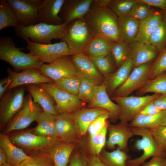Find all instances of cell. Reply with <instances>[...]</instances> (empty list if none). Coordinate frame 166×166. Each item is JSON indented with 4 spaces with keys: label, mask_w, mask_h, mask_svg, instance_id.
I'll return each instance as SVG.
<instances>
[{
    "label": "cell",
    "mask_w": 166,
    "mask_h": 166,
    "mask_svg": "<svg viewBox=\"0 0 166 166\" xmlns=\"http://www.w3.org/2000/svg\"><path fill=\"white\" fill-rule=\"evenodd\" d=\"M120 42L130 45L132 44L137 35L139 21L129 14L118 18Z\"/></svg>",
    "instance_id": "cell-28"
},
{
    "label": "cell",
    "mask_w": 166,
    "mask_h": 166,
    "mask_svg": "<svg viewBox=\"0 0 166 166\" xmlns=\"http://www.w3.org/2000/svg\"><path fill=\"white\" fill-rule=\"evenodd\" d=\"M93 0H65L59 14L63 24L69 23L84 18L89 10Z\"/></svg>",
    "instance_id": "cell-20"
},
{
    "label": "cell",
    "mask_w": 166,
    "mask_h": 166,
    "mask_svg": "<svg viewBox=\"0 0 166 166\" xmlns=\"http://www.w3.org/2000/svg\"><path fill=\"white\" fill-rule=\"evenodd\" d=\"M90 59L105 79L117 69L111 53L103 57Z\"/></svg>",
    "instance_id": "cell-38"
},
{
    "label": "cell",
    "mask_w": 166,
    "mask_h": 166,
    "mask_svg": "<svg viewBox=\"0 0 166 166\" xmlns=\"http://www.w3.org/2000/svg\"><path fill=\"white\" fill-rule=\"evenodd\" d=\"M0 147L6 153L7 163L13 166L20 164L30 157L22 149L14 144L8 135L3 132L0 134Z\"/></svg>",
    "instance_id": "cell-27"
},
{
    "label": "cell",
    "mask_w": 166,
    "mask_h": 166,
    "mask_svg": "<svg viewBox=\"0 0 166 166\" xmlns=\"http://www.w3.org/2000/svg\"><path fill=\"white\" fill-rule=\"evenodd\" d=\"M153 101L155 105L158 109L161 110H166V93L160 94Z\"/></svg>",
    "instance_id": "cell-51"
},
{
    "label": "cell",
    "mask_w": 166,
    "mask_h": 166,
    "mask_svg": "<svg viewBox=\"0 0 166 166\" xmlns=\"http://www.w3.org/2000/svg\"><path fill=\"white\" fill-rule=\"evenodd\" d=\"M136 0H111L108 6L120 18L129 14Z\"/></svg>",
    "instance_id": "cell-40"
},
{
    "label": "cell",
    "mask_w": 166,
    "mask_h": 166,
    "mask_svg": "<svg viewBox=\"0 0 166 166\" xmlns=\"http://www.w3.org/2000/svg\"><path fill=\"white\" fill-rule=\"evenodd\" d=\"M30 155L29 158L14 166H54L52 157L45 151H38Z\"/></svg>",
    "instance_id": "cell-39"
},
{
    "label": "cell",
    "mask_w": 166,
    "mask_h": 166,
    "mask_svg": "<svg viewBox=\"0 0 166 166\" xmlns=\"http://www.w3.org/2000/svg\"><path fill=\"white\" fill-rule=\"evenodd\" d=\"M74 119L78 133L84 135L87 131L91 123L99 116L110 113L102 108H83L71 113Z\"/></svg>",
    "instance_id": "cell-23"
},
{
    "label": "cell",
    "mask_w": 166,
    "mask_h": 166,
    "mask_svg": "<svg viewBox=\"0 0 166 166\" xmlns=\"http://www.w3.org/2000/svg\"><path fill=\"white\" fill-rule=\"evenodd\" d=\"M131 128L134 135L141 137L140 139L136 140L134 145L137 149L142 150L143 153L137 158L128 160L126 163L127 166H140L151 157L161 156L166 158V154L159 147L150 129L138 127Z\"/></svg>",
    "instance_id": "cell-7"
},
{
    "label": "cell",
    "mask_w": 166,
    "mask_h": 166,
    "mask_svg": "<svg viewBox=\"0 0 166 166\" xmlns=\"http://www.w3.org/2000/svg\"><path fill=\"white\" fill-rule=\"evenodd\" d=\"M108 126V124L98 133L90 136V148L94 155H98L105 145Z\"/></svg>",
    "instance_id": "cell-44"
},
{
    "label": "cell",
    "mask_w": 166,
    "mask_h": 166,
    "mask_svg": "<svg viewBox=\"0 0 166 166\" xmlns=\"http://www.w3.org/2000/svg\"><path fill=\"white\" fill-rule=\"evenodd\" d=\"M109 117V113L104 114L97 117L91 123L87 129L90 136L98 133L104 128L108 124L107 120Z\"/></svg>",
    "instance_id": "cell-47"
},
{
    "label": "cell",
    "mask_w": 166,
    "mask_h": 166,
    "mask_svg": "<svg viewBox=\"0 0 166 166\" xmlns=\"http://www.w3.org/2000/svg\"><path fill=\"white\" fill-rule=\"evenodd\" d=\"M134 67L129 57L114 73L105 79L104 81L108 95H113L115 91L127 79Z\"/></svg>",
    "instance_id": "cell-26"
},
{
    "label": "cell",
    "mask_w": 166,
    "mask_h": 166,
    "mask_svg": "<svg viewBox=\"0 0 166 166\" xmlns=\"http://www.w3.org/2000/svg\"><path fill=\"white\" fill-rule=\"evenodd\" d=\"M19 26L15 14L6 0H0V30L10 26L15 28Z\"/></svg>",
    "instance_id": "cell-34"
},
{
    "label": "cell",
    "mask_w": 166,
    "mask_h": 166,
    "mask_svg": "<svg viewBox=\"0 0 166 166\" xmlns=\"http://www.w3.org/2000/svg\"><path fill=\"white\" fill-rule=\"evenodd\" d=\"M65 0H42L38 7L39 23L58 25L63 24L59 14Z\"/></svg>",
    "instance_id": "cell-19"
},
{
    "label": "cell",
    "mask_w": 166,
    "mask_h": 166,
    "mask_svg": "<svg viewBox=\"0 0 166 166\" xmlns=\"http://www.w3.org/2000/svg\"><path fill=\"white\" fill-rule=\"evenodd\" d=\"M111 0H93L91 6L98 7L108 6Z\"/></svg>",
    "instance_id": "cell-55"
},
{
    "label": "cell",
    "mask_w": 166,
    "mask_h": 166,
    "mask_svg": "<svg viewBox=\"0 0 166 166\" xmlns=\"http://www.w3.org/2000/svg\"><path fill=\"white\" fill-rule=\"evenodd\" d=\"M153 10L150 6L147 4L137 2L132 8L129 14L133 18L140 21L148 16Z\"/></svg>",
    "instance_id": "cell-45"
},
{
    "label": "cell",
    "mask_w": 166,
    "mask_h": 166,
    "mask_svg": "<svg viewBox=\"0 0 166 166\" xmlns=\"http://www.w3.org/2000/svg\"><path fill=\"white\" fill-rule=\"evenodd\" d=\"M11 82L9 76L2 79L0 81V99L7 90Z\"/></svg>",
    "instance_id": "cell-52"
},
{
    "label": "cell",
    "mask_w": 166,
    "mask_h": 166,
    "mask_svg": "<svg viewBox=\"0 0 166 166\" xmlns=\"http://www.w3.org/2000/svg\"><path fill=\"white\" fill-rule=\"evenodd\" d=\"M153 100L147 103L141 109L138 114L144 115H151L156 114L163 110H161L154 105Z\"/></svg>",
    "instance_id": "cell-48"
},
{
    "label": "cell",
    "mask_w": 166,
    "mask_h": 166,
    "mask_svg": "<svg viewBox=\"0 0 166 166\" xmlns=\"http://www.w3.org/2000/svg\"><path fill=\"white\" fill-rule=\"evenodd\" d=\"M87 161L80 156H74L71 159L69 166H87Z\"/></svg>",
    "instance_id": "cell-53"
},
{
    "label": "cell",
    "mask_w": 166,
    "mask_h": 166,
    "mask_svg": "<svg viewBox=\"0 0 166 166\" xmlns=\"http://www.w3.org/2000/svg\"><path fill=\"white\" fill-rule=\"evenodd\" d=\"M131 49L130 45L124 42H120L113 44L111 53L117 69L128 59Z\"/></svg>",
    "instance_id": "cell-35"
},
{
    "label": "cell",
    "mask_w": 166,
    "mask_h": 166,
    "mask_svg": "<svg viewBox=\"0 0 166 166\" xmlns=\"http://www.w3.org/2000/svg\"><path fill=\"white\" fill-rule=\"evenodd\" d=\"M7 71L11 80V83L7 90L29 84H38L53 81L51 79L42 75L40 70L36 68L26 69L20 72H15L10 68L7 69Z\"/></svg>",
    "instance_id": "cell-15"
},
{
    "label": "cell",
    "mask_w": 166,
    "mask_h": 166,
    "mask_svg": "<svg viewBox=\"0 0 166 166\" xmlns=\"http://www.w3.org/2000/svg\"><path fill=\"white\" fill-rule=\"evenodd\" d=\"M25 40L27 44L26 48L29 50V53L37 57L43 63L50 64L62 56L77 54L70 49L64 41L54 44H41L29 39Z\"/></svg>",
    "instance_id": "cell-8"
},
{
    "label": "cell",
    "mask_w": 166,
    "mask_h": 166,
    "mask_svg": "<svg viewBox=\"0 0 166 166\" xmlns=\"http://www.w3.org/2000/svg\"><path fill=\"white\" fill-rule=\"evenodd\" d=\"M46 90L52 96L55 102L58 114L72 113L83 107L85 103L80 100L76 95L60 87L53 82L38 84Z\"/></svg>",
    "instance_id": "cell-10"
},
{
    "label": "cell",
    "mask_w": 166,
    "mask_h": 166,
    "mask_svg": "<svg viewBox=\"0 0 166 166\" xmlns=\"http://www.w3.org/2000/svg\"><path fill=\"white\" fill-rule=\"evenodd\" d=\"M71 59L82 76L96 86L102 84L105 79L91 60L83 53L71 56Z\"/></svg>",
    "instance_id": "cell-16"
},
{
    "label": "cell",
    "mask_w": 166,
    "mask_h": 166,
    "mask_svg": "<svg viewBox=\"0 0 166 166\" xmlns=\"http://www.w3.org/2000/svg\"><path fill=\"white\" fill-rule=\"evenodd\" d=\"M96 86L89 80L81 76L78 93L77 95V97L85 103H89L94 95Z\"/></svg>",
    "instance_id": "cell-41"
},
{
    "label": "cell",
    "mask_w": 166,
    "mask_h": 166,
    "mask_svg": "<svg viewBox=\"0 0 166 166\" xmlns=\"http://www.w3.org/2000/svg\"><path fill=\"white\" fill-rule=\"evenodd\" d=\"M74 148L73 143H69L60 142L44 151H45L51 156L54 166H67Z\"/></svg>",
    "instance_id": "cell-29"
},
{
    "label": "cell",
    "mask_w": 166,
    "mask_h": 166,
    "mask_svg": "<svg viewBox=\"0 0 166 166\" xmlns=\"http://www.w3.org/2000/svg\"><path fill=\"white\" fill-rule=\"evenodd\" d=\"M87 107L102 108L107 110L110 113L109 117L114 121L119 118L121 111L120 106L110 99L104 82L100 85L96 86L94 95Z\"/></svg>",
    "instance_id": "cell-18"
},
{
    "label": "cell",
    "mask_w": 166,
    "mask_h": 166,
    "mask_svg": "<svg viewBox=\"0 0 166 166\" xmlns=\"http://www.w3.org/2000/svg\"><path fill=\"white\" fill-rule=\"evenodd\" d=\"M141 166H166V158L161 156H154L147 162H144Z\"/></svg>",
    "instance_id": "cell-49"
},
{
    "label": "cell",
    "mask_w": 166,
    "mask_h": 166,
    "mask_svg": "<svg viewBox=\"0 0 166 166\" xmlns=\"http://www.w3.org/2000/svg\"><path fill=\"white\" fill-rule=\"evenodd\" d=\"M161 125L166 126V118L164 122L161 124Z\"/></svg>",
    "instance_id": "cell-58"
},
{
    "label": "cell",
    "mask_w": 166,
    "mask_h": 166,
    "mask_svg": "<svg viewBox=\"0 0 166 166\" xmlns=\"http://www.w3.org/2000/svg\"><path fill=\"white\" fill-rule=\"evenodd\" d=\"M95 36L91 27L83 18L70 23L66 34L61 40L78 54L84 52Z\"/></svg>",
    "instance_id": "cell-4"
},
{
    "label": "cell",
    "mask_w": 166,
    "mask_h": 166,
    "mask_svg": "<svg viewBox=\"0 0 166 166\" xmlns=\"http://www.w3.org/2000/svg\"><path fill=\"white\" fill-rule=\"evenodd\" d=\"M164 15V12L153 10L147 18L140 21L138 33L133 43H148L150 36L160 24Z\"/></svg>",
    "instance_id": "cell-22"
},
{
    "label": "cell",
    "mask_w": 166,
    "mask_h": 166,
    "mask_svg": "<svg viewBox=\"0 0 166 166\" xmlns=\"http://www.w3.org/2000/svg\"><path fill=\"white\" fill-rule=\"evenodd\" d=\"M7 163V159L6 153L3 149L0 147V166Z\"/></svg>",
    "instance_id": "cell-56"
},
{
    "label": "cell",
    "mask_w": 166,
    "mask_h": 166,
    "mask_svg": "<svg viewBox=\"0 0 166 166\" xmlns=\"http://www.w3.org/2000/svg\"><path fill=\"white\" fill-rule=\"evenodd\" d=\"M25 89L24 85L8 89L0 99V126L2 129L22 107Z\"/></svg>",
    "instance_id": "cell-9"
},
{
    "label": "cell",
    "mask_w": 166,
    "mask_h": 166,
    "mask_svg": "<svg viewBox=\"0 0 166 166\" xmlns=\"http://www.w3.org/2000/svg\"><path fill=\"white\" fill-rule=\"evenodd\" d=\"M43 112L41 106L34 102L29 93L25 97L22 107L6 125L2 132L8 135L26 128L33 122H37Z\"/></svg>",
    "instance_id": "cell-5"
},
{
    "label": "cell",
    "mask_w": 166,
    "mask_h": 166,
    "mask_svg": "<svg viewBox=\"0 0 166 166\" xmlns=\"http://www.w3.org/2000/svg\"><path fill=\"white\" fill-rule=\"evenodd\" d=\"M21 49L16 47L10 37H0V59L11 65L14 71L31 68L40 69L43 63L37 57L24 53Z\"/></svg>",
    "instance_id": "cell-2"
},
{
    "label": "cell",
    "mask_w": 166,
    "mask_h": 166,
    "mask_svg": "<svg viewBox=\"0 0 166 166\" xmlns=\"http://www.w3.org/2000/svg\"><path fill=\"white\" fill-rule=\"evenodd\" d=\"M160 94L143 96H113L112 99L120 106L121 113L119 118L121 122L128 123L137 115L141 109L149 101L153 100Z\"/></svg>",
    "instance_id": "cell-12"
},
{
    "label": "cell",
    "mask_w": 166,
    "mask_h": 166,
    "mask_svg": "<svg viewBox=\"0 0 166 166\" xmlns=\"http://www.w3.org/2000/svg\"><path fill=\"white\" fill-rule=\"evenodd\" d=\"M42 0H6L14 12L19 26H27L39 22L38 7Z\"/></svg>",
    "instance_id": "cell-13"
},
{
    "label": "cell",
    "mask_w": 166,
    "mask_h": 166,
    "mask_svg": "<svg viewBox=\"0 0 166 166\" xmlns=\"http://www.w3.org/2000/svg\"><path fill=\"white\" fill-rule=\"evenodd\" d=\"M166 71V47L160 51L150 68L148 79H152Z\"/></svg>",
    "instance_id": "cell-43"
},
{
    "label": "cell",
    "mask_w": 166,
    "mask_h": 166,
    "mask_svg": "<svg viewBox=\"0 0 166 166\" xmlns=\"http://www.w3.org/2000/svg\"><path fill=\"white\" fill-rule=\"evenodd\" d=\"M130 45L131 49L129 57L132 61L134 68L150 62L159 53L149 43H133Z\"/></svg>",
    "instance_id": "cell-25"
},
{
    "label": "cell",
    "mask_w": 166,
    "mask_h": 166,
    "mask_svg": "<svg viewBox=\"0 0 166 166\" xmlns=\"http://www.w3.org/2000/svg\"><path fill=\"white\" fill-rule=\"evenodd\" d=\"M136 1L144 3L150 6L160 8L164 12H166V0H136Z\"/></svg>",
    "instance_id": "cell-50"
},
{
    "label": "cell",
    "mask_w": 166,
    "mask_h": 166,
    "mask_svg": "<svg viewBox=\"0 0 166 166\" xmlns=\"http://www.w3.org/2000/svg\"><path fill=\"white\" fill-rule=\"evenodd\" d=\"M166 118V110L156 114L144 115L138 114L129 124L131 127H138L153 129L161 125Z\"/></svg>",
    "instance_id": "cell-32"
},
{
    "label": "cell",
    "mask_w": 166,
    "mask_h": 166,
    "mask_svg": "<svg viewBox=\"0 0 166 166\" xmlns=\"http://www.w3.org/2000/svg\"><path fill=\"white\" fill-rule=\"evenodd\" d=\"M81 77H66L53 81V82L65 90L77 96L81 82Z\"/></svg>",
    "instance_id": "cell-42"
},
{
    "label": "cell",
    "mask_w": 166,
    "mask_h": 166,
    "mask_svg": "<svg viewBox=\"0 0 166 166\" xmlns=\"http://www.w3.org/2000/svg\"><path fill=\"white\" fill-rule=\"evenodd\" d=\"M84 18L96 35L114 42H120L118 17L108 6L98 7L91 5Z\"/></svg>",
    "instance_id": "cell-1"
},
{
    "label": "cell",
    "mask_w": 166,
    "mask_h": 166,
    "mask_svg": "<svg viewBox=\"0 0 166 166\" xmlns=\"http://www.w3.org/2000/svg\"><path fill=\"white\" fill-rule=\"evenodd\" d=\"M164 14L166 16V12H164Z\"/></svg>",
    "instance_id": "cell-59"
},
{
    "label": "cell",
    "mask_w": 166,
    "mask_h": 166,
    "mask_svg": "<svg viewBox=\"0 0 166 166\" xmlns=\"http://www.w3.org/2000/svg\"><path fill=\"white\" fill-rule=\"evenodd\" d=\"M69 23L53 25L39 23L27 26H19L15 28L16 36L25 40L41 44L50 43L53 39H61L66 34Z\"/></svg>",
    "instance_id": "cell-3"
},
{
    "label": "cell",
    "mask_w": 166,
    "mask_h": 166,
    "mask_svg": "<svg viewBox=\"0 0 166 166\" xmlns=\"http://www.w3.org/2000/svg\"><path fill=\"white\" fill-rule=\"evenodd\" d=\"M130 159L127 152L118 148L112 152L105 151L101 160L107 166H127V162Z\"/></svg>",
    "instance_id": "cell-36"
},
{
    "label": "cell",
    "mask_w": 166,
    "mask_h": 166,
    "mask_svg": "<svg viewBox=\"0 0 166 166\" xmlns=\"http://www.w3.org/2000/svg\"><path fill=\"white\" fill-rule=\"evenodd\" d=\"M158 52L166 47V16L150 36L148 43Z\"/></svg>",
    "instance_id": "cell-37"
},
{
    "label": "cell",
    "mask_w": 166,
    "mask_h": 166,
    "mask_svg": "<svg viewBox=\"0 0 166 166\" xmlns=\"http://www.w3.org/2000/svg\"><path fill=\"white\" fill-rule=\"evenodd\" d=\"M150 130L159 148L166 154V126L160 125Z\"/></svg>",
    "instance_id": "cell-46"
},
{
    "label": "cell",
    "mask_w": 166,
    "mask_h": 166,
    "mask_svg": "<svg viewBox=\"0 0 166 166\" xmlns=\"http://www.w3.org/2000/svg\"><path fill=\"white\" fill-rule=\"evenodd\" d=\"M25 88L34 102L38 104L44 111L55 116L58 114L56 110L55 101L46 90L38 84L27 85Z\"/></svg>",
    "instance_id": "cell-24"
},
{
    "label": "cell",
    "mask_w": 166,
    "mask_h": 166,
    "mask_svg": "<svg viewBox=\"0 0 166 166\" xmlns=\"http://www.w3.org/2000/svg\"><path fill=\"white\" fill-rule=\"evenodd\" d=\"M114 42L104 37L96 35L83 53L90 59L103 57L111 53L112 46Z\"/></svg>",
    "instance_id": "cell-30"
},
{
    "label": "cell",
    "mask_w": 166,
    "mask_h": 166,
    "mask_svg": "<svg viewBox=\"0 0 166 166\" xmlns=\"http://www.w3.org/2000/svg\"><path fill=\"white\" fill-rule=\"evenodd\" d=\"M0 166H13L7 163L1 165Z\"/></svg>",
    "instance_id": "cell-57"
},
{
    "label": "cell",
    "mask_w": 166,
    "mask_h": 166,
    "mask_svg": "<svg viewBox=\"0 0 166 166\" xmlns=\"http://www.w3.org/2000/svg\"><path fill=\"white\" fill-rule=\"evenodd\" d=\"M55 119L57 135L61 141L74 142L78 133L72 113L58 114L55 116Z\"/></svg>",
    "instance_id": "cell-21"
},
{
    "label": "cell",
    "mask_w": 166,
    "mask_h": 166,
    "mask_svg": "<svg viewBox=\"0 0 166 166\" xmlns=\"http://www.w3.org/2000/svg\"><path fill=\"white\" fill-rule=\"evenodd\" d=\"M151 66L150 62L134 68L125 82L114 92L113 96L127 97L140 89L148 79Z\"/></svg>",
    "instance_id": "cell-14"
},
{
    "label": "cell",
    "mask_w": 166,
    "mask_h": 166,
    "mask_svg": "<svg viewBox=\"0 0 166 166\" xmlns=\"http://www.w3.org/2000/svg\"><path fill=\"white\" fill-rule=\"evenodd\" d=\"M71 56L61 57L48 64L43 63L40 70L43 76L53 81L71 76H82L74 64Z\"/></svg>",
    "instance_id": "cell-11"
},
{
    "label": "cell",
    "mask_w": 166,
    "mask_h": 166,
    "mask_svg": "<svg viewBox=\"0 0 166 166\" xmlns=\"http://www.w3.org/2000/svg\"><path fill=\"white\" fill-rule=\"evenodd\" d=\"M108 127L109 133L107 147L112 149L117 145L121 150L127 152L129 150L128 141L134 135L129 124L121 122L118 124Z\"/></svg>",
    "instance_id": "cell-17"
},
{
    "label": "cell",
    "mask_w": 166,
    "mask_h": 166,
    "mask_svg": "<svg viewBox=\"0 0 166 166\" xmlns=\"http://www.w3.org/2000/svg\"><path fill=\"white\" fill-rule=\"evenodd\" d=\"M55 117L43 111L37 121V126L32 129V133L44 137H57L56 131Z\"/></svg>",
    "instance_id": "cell-31"
},
{
    "label": "cell",
    "mask_w": 166,
    "mask_h": 166,
    "mask_svg": "<svg viewBox=\"0 0 166 166\" xmlns=\"http://www.w3.org/2000/svg\"><path fill=\"white\" fill-rule=\"evenodd\" d=\"M87 166H107L97 156H93L87 160Z\"/></svg>",
    "instance_id": "cell-54"
},
{
    "label": "cell",
    "mask_w": 166,
    "mask_h": 166,
    "mask_svg": "<svg viewBox=\"0 0 166 166\" xmlns=\"http://www.w3.org/2000/svg\"><path fill=\"white\" fill-rule=\"evenodd\" d=\"M11 141L30 155L35 152L44 151L53 144L61 142L57 137H44L32 132V129L10 133Z\"/></svg>",
    "instance_id": "cell-6"
},
{
    "label": "cell",
    "mask_w": 166,
    "mask_h": 166,
    "mask_svg": "<svg viewBox=\"0 0 166 166\" xmlns=\"http://www.w3.org/2000/svg\"><path fill=\"white\" fill-rule=\"evenodd\" d=\"M148 92L166 93V71L152 79H148L139 89L137 94L141 95Z\"/></svg>",
    "instance_id": "cell-33"
}]
</instances>
